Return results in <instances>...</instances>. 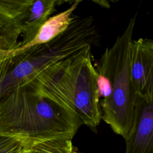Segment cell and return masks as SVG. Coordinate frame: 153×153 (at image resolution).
<instances>
[{"label": "cell", "mask_w": 153, "mask_h": 153, "mask_svg": "<svg viewBox=\"0 0 153 153\" xmlns=\"http://www.w3.org/2000/svg\"><path fill=\"white\" fill-rule=\"evenodd\" d=\"M131 79L137 96H153V41L132 39L130 44Z\"/></svg>", "instance_id": "obj_6"}, {"label": "cell", "mask_w": 153, "mask_h": 153, "mask_svg": "<svg viewBox=\"0 0 153 153\" xmlns=\"http://www.w3.org/2000/svg\"><path fill=\"white\" fill-rule=\"evenodd\" d=\"M81 2V1H75L65 11L48 18L30 42L26 45L12 51L10 54L21 51L36 45L46 43L59 35L68 27L72 19L73 13Z\"/></svg>", "instance_id": "obj_8"}, {"label": "cell", "mask_w": 153, "mask_h": 153, "mask_svg": "<svg viewBox=\"0 0 153 153\" xmlns=\"http://www.w3.org/2000/svg\"><path fill=\"white\" fill-rule=\"evenodd\" d=\"M82 124L72 109L26 85L0 102V135L29 140L72 139Z\"/></svg>", "instance_id": "obj_1"}, {"label": "cell", "mask_w": 153, "mask_h": 153, "mask_svg": "<svg viewBox=\"0 0 153 153\" xmlns=\"http://www.w3.org/2000/svg\"><path fill=\"white\" fill-rule=\"evenodd\" d=\"M126 153H153V96H137Z\"/></svg>", "instance_id": "obj_5"}, {"label": "cell", "mask_w": 153, "mask_h": 153, "mask_svg": "<svg viewBox=\"0 0 153 153\" xmlns=\"http://www.w3.org/2000/svg\"><path fill=\"white\" fill-rule=\"evenodd\" d=\"M21 153H81L69 138L45 140H23Z\"/></svg>", "instance_id": "obj_9"}, {"label": "cell", "mask_w": 153, "mask_h": 153, "mask_svg": "<svg viewBox=\"0 0 153 153\" xmlns=\"http://www.w3.org/2000/svg\"><path fill=\"white\" fill-rule=\"evenodd\" d=\"M91 48L88 45L51 65L25 85L67 106L79 116L82 124L97 132L102 112Z\"/></svg>", "instance_id": "obj_2"}, {"label": "cell", "mask_w": 153, "mask_h": 153, "mask_svg": "<svg viewBox=\"0 0 153 153\" xmlns=\"http://www.w3.org/2000/svg\"><path fill=\"white\" fill-rule=\"evenodd\" d=\"M93 2L95 3H97L100 5L105 8H109L110 7V5L107 1H94Z\"/></svg>", "instance_id": "obj_11"}, {"label": "cell", "mask_w": 153, "mask_h": 153, "mask_svg": "<svg viewBox=\"0 0 153 153\" xmlns=\"http://www.w3.org/2000/svg\"></svg>", "instance_id": "obj_12"}, {"label": "cell", "mask_w": 153, "mask_h": 153, "mask_svg": "<svg viewBox=\"0 0 153 153\" xmlns=\"http://www.w3.org/2000/svg\"><path fill=\"white\" fill-rule=\"evenodd\" d=\"M59 3L63 2L57 0H33L23 22V39L20 47L26 45L34 38L49 16L54 13L55 7Z\"/></svg>", "instance_id": "obj_7"}, {"label": "cell", "mask_w": 153, "mask_h": 153, "mask_svg": "<svg viewBox=\"0 0 153 153\" xmlns=\"http://www.w3.org/2000/svg\"><path fill=\"white\" fill-rule=\"evenodd\" d=\"M23 140L17 137L0 135V153H21Z\"/></svg>", "instance_id": "obj_10"}, {"label": "cell", "mask_w": 153, "mask_h": 153, "mask_svg": "<svg viewBox=\"0 0 153 153\" xmlns=\"http://www.w3.org/2000/svg\"><path fill=\"white\" fill-rule=\"evenodd\" d=\"M136 15L124 32L107 48L94 66L96 72L108 78L112 89L111 97L100 102L102 120L125 140L131 130L137 99L130 74V44Z\"/></svg>", "instance_id": "obj_3"}, {"label": "cell", "mask_w": 153, "mask_h": 153, "mask_svg": "<svg viewBox=\"0 0 153 153\" xmlns=\"http://www.w3.org/2000/svg\"><path fill=\"white\" fill-rule=\"evenodd\" d=\"M33 0H0V65L21 46L23 22Z\"/></svg>", "instance_id": "obj_4"}]
</instances>
